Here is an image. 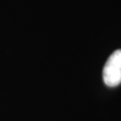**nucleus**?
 Here are the masks:
<instances>
[{
	"mask_svg": "<svg viewBox=\"0 0 121 121\" xmlns=\"http://www.w3.org/2000/svg\"><path fill=\"white\" fill-rule=\"evenodd\" d=\"M103 81L108 87L121 83V49L114 51L108 56L103 68Z\"/></svg>",
	"mask_w": 121,
	"mask_h": 121,
	"instance_id": "nucleus-1",
	"label": "nucleus"
}]
</instances>
